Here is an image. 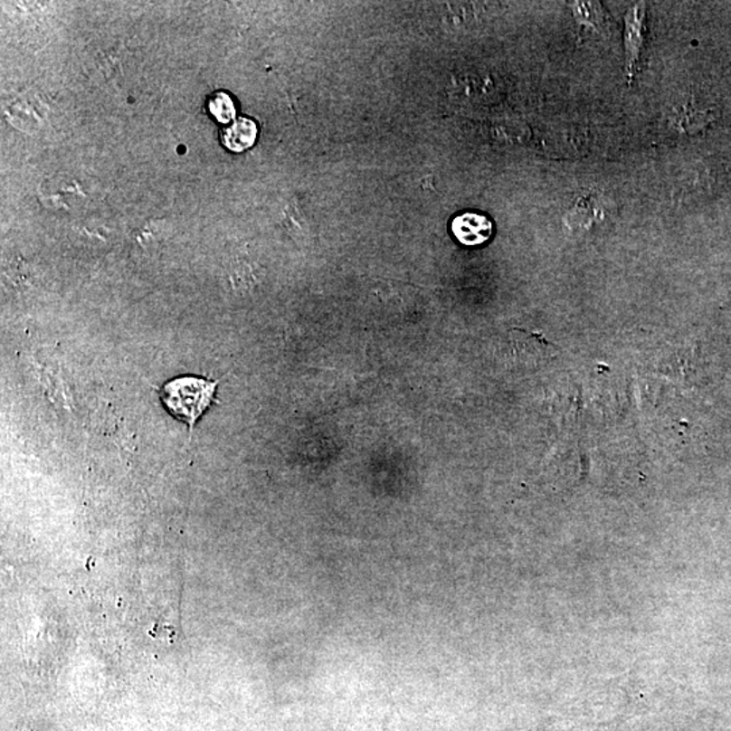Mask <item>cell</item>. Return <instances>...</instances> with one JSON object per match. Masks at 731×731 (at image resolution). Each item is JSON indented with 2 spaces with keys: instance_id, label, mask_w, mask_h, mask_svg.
<instances>
[{
  "instance_id": "1",
  "label": "cell",
  "mask_w": 731,
  "mask_h": 731,
  "mask_svg": "<svg viewBox=\"0 0 731 731\" xmlns=\"http://www.w3.org/2000/svg\"><path fill=\"white\" fill-rule=\"evenodd\" d=\"M217 382L185 376L167 382L162 389V400L168 411L187 422L190 431L196 420L209 408L214 397Z\"/></svg>"
},
{
  "instance_id": "2",
  "label": "cell",
  "mask_w": 731,
  "mask_h": 731,
  "mask_svg": "<svg viewBox=\"0 0 731 731\" xmlns=\"http://www.w3.org/2000/svg\"><path fill=\"white\" fill-rule=\"evenodd\" d=\"M509 361L526 368H538L556 356V347L542 335L526 331H511Z\"/></svg>"
},
{
  "instance_id": "3",
  "label": "cell",
  "mask_w": 731,
  "mask_h": 731,
  "mask_svg": "<svg viewBox=\"0 0 731 731\" xmlns=\"http://www.w3.org/2000/svg\"><path fill=\"white\" fill-rule=\"evenodd\" d=\"M645 5H635L630 8L624 16V48H626V70L630 81H632L638 62H640L641 51L643 45V32H645Z\"/></svg>"
},
{
  "instance_id": "4",
  "label": "cell",
  "mask_w": 731,
  "mask_h": 731,
  "mask_svg": "<svg viewBox=\"0 0 731 731\" xmlns=\"http://www.w3.org/2000/svg\"><path fill=\"white\" fill-rule=\"evenodd\" d=\"M451 232L460 244L477 247L492 237L493 223L487 215L479 213H462L452 220Z\"/></svg>"
},
{
  "instance_id": "5",
  "label": "cell",
  "mask_w": 731,
  "mask_h": 731,
  "mask_svg": "<svg viewBox=\"0 0 731 731\" xmlns=\"http://www.w3.org/2000/svg\"><path fill=\"white\" fill-rule=\"evenodd\" d=\"M258 138V127L250 119H237L223 133V143L229 151L242 152L250 149Z\"/></svg>"
},
{
  "instance_id": "6",
  "label": "cell",
  "mask_w": 731,
  "mask_h": 731,
  "mask_svg": "<svg viewBox=\"0 0 731 731\" xmlns=\"http://www.w3.org/2000/svg\"><path fill=\"white\" fill-rule=\"evenodd\" d=\"M207 109H209L210 114L223 125L231 124L236 117L233 100L226 92L213 94L207 102Z\"/></svg>"
}]
</instances>
